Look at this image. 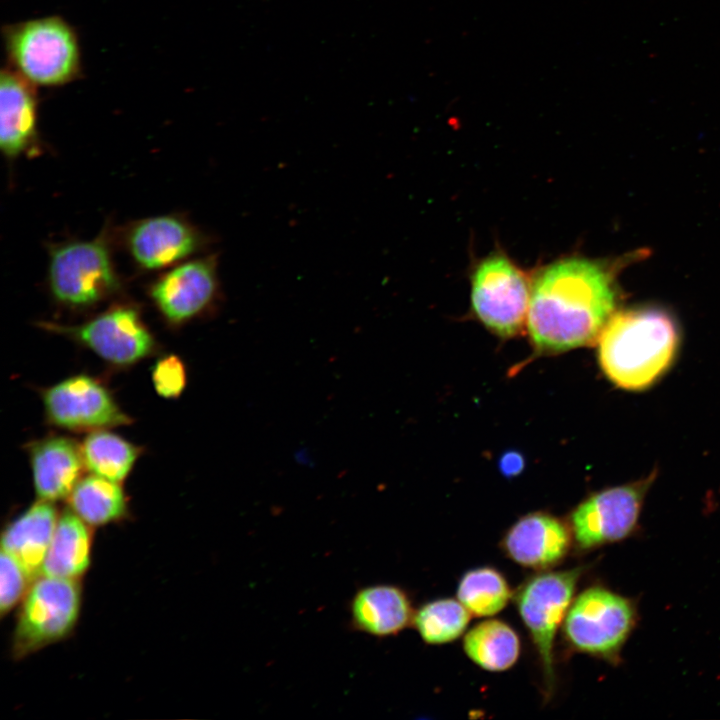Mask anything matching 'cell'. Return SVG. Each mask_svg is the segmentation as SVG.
<instances>
[{
    "label": "cell",
    "instance_id": "22",
    "mask_svg": "<svg viewBox=\"0 0 720 720\" xmlns=\"http://www.w3.org/2000/svg\"><path fill=\"white\" fill-rule=\"evenodd\" d=\"M73 511L91 525H102L120 518L126 510V501L118 482L98 475L78 481L70 494Z\"/></svg>",
    "mask_w": 720,
    "mask_h": 720
},
{
    "label": "cell",
    "instance_id": "20",
    "mask_svg": "<svg viewBox=\"0 0 720 720\" xmlns=\"http://www.w3.org/2000/svg\"><path fill=\"white\" fill-rule=\"evenodd\" d=\"M89 563V530L76 513L66 511L58 519L40 575L74 579Z\"/></svg>",
    "mask_w": 720,
    "mask_h": 720
},
{
    "label": "cell",
    "instance_id": "13",
    "mask_svg": "<svg viewBox=\"0 0 720 720\" xmlns=\"http://www.w3.org/2000/svg\"><path fill=\"white\" fill-rule=\"evenodd\" d=\"M205 239L190 222L177 215H159L132 224L125 245L133 261L144 270H159L181 263L204 245Z\"/></svg>",
    "mask_w": 720,
    "mask_h": 720
},
{
    "label": "cell",
    "instance_id": "21",
    "mask_svg": "<svg viewBox=\"0 0 720 720\" xmlns=\"http://www.w3.org/2000/svg\"><path fill=\"white\" fill-rule=\"evenodd\" d=\"M506 577L492 566L466 571L458 581L457 599L475 617H491L501 612L513 599Z\"/></svg>",
    "mask_w": 720,
    "mask_h": 720
},
{
    "label": "cell",
    "instance_id": "8",
    "mask_svg": "<svg viewBox=\"0 0 720 720\" xmlns=\"http://www.w3.org/2000/svg\"><path fill=\"white\" fill-rule=\"evenodd\" d=\"M471 302L479 320L502 337L516 335L527 320L531 288L506 256L483 259L471 279Z\"/></svg>",
    "mask_w": 720,
    "mask_h": 720
},
{
    "label": "cell",
    "instance_id": "26",
    "mask_svg": "<svg viewBox=\"0 0 720 720\" xmlns=\"http://www.w3.org/2000/svg\"><path fill=\"white\" fill-rule=\"evenodd\" d=\"M152 382L157 393L164 398H176L186 385L183 361L176 355L160 358L152 369Z\"/></svg>",
    "mask_w": 720,
    "mask_h": 720
},
{
    "label": "cell",
    "instance_id": "16",
    "mask_svg": "<svg viewBox=\"0 0 720 720\" xmlns=\"http://www.w3.org/2000/svg\"><path fill=\"white\" fill-rule=\"evenodd\" d=\"M348 608L351 628L377 638L399 634L412 625L415 612L406 590L385 583L358 589Z\"/></svg>",
    "mask_w": 720,
    "mask_h": 720
},
{
    "label": "cell",
    "instance_id": "9",
    "mask_svg": "<svg viewBox=\"0 0 720 720\" xmlns=\"http://www.w3.org/2000/svg\"><path fill=\"white\" fill-rule=\"evenodd\" d=\"M80 607L76 580L41 575L29 588L21 607L14 639L23 656L64 637L74 626Z\"/></svg>",
    "mask_w": 720,
    "mask_h": 720
},
{
    "label": "cell",
    "instance_id": "18",
    "mask_svg": "<svg viewBox=\"0 0 720 720\" xmlns=\"http://www.w3.org/2000/svg\"><path fill=\"white\" fill-rule=\"evenodd\" d=\"M57 522L52 502L39 499L3 532L2 550L13 556L31 578L41 573Z\"/></svg>",
    "mask_w": 720,
    "mask_h": 720
},
{
    "label": "cell",
    "instance_id": "24",
    "mask_svg": "<svg viewBox=\"0 0 720 720\" xmlns=\"http://www.w3.org/2000/svg\"><path fill=\"white\" fill-rule=\"evenodd\" d=\"M81 452L88 470L115 482L125 479L139 455L135 445L107 431L88 435L82 443Z\"/></svg>",
    "mask_w": 720,
    "mask_h": 720
},
{
    "label": "cell",
    "instance_id": "11",
    "mask_svg": "<svg viewBox=\"0 0 720 720\" xmlns=\"http://www.w3.org/2000/svg\"><path fill=\"white\" fill-rule=\"evenodd\" d=\"M216 255L176 264L153 282L149 295L171 324H182L207 312L220 293Z\"/></svg>",
    "mask_w": 720,
    "mask_h": 720
},
{
    "label": "cell",
    "instance_id": "5",
    "mask_svg": "<svg viewBox=\"0 0 720 720\" xmlns=\"http://www.w3.org/2000/svg\"><path fill=\"white\" fill-rule=\"evenodd\" d=\"M15 72L31 84L59 86L79 72L80 53L72 28L58 17L29 20L6 33Z\"/></svg>",
    "mask_w": 720,
    "mask_h": 720
},
{
    "label": "cell",
    "instance_id": "2",
    "mask_svg": "<svg viewBox=\"0 0 720 720\" xmlns=\"http://www.w3.org/2000/svg\"><path fill=\"white\" fill-rule=\"evenodd\" d=\"M598 341V360L617 387L641 391L671 366L680 334L672 315L657 306H637L612 313Z\"/></svg>",
    "mask_w": 720,
    "mask_h": 720
},
{
    "label": "cell",
    "instance_id": "6",
    "mask_svg": "<svg viewBox=\"0 0 720 720\" xmlns=\"http://www.w3.org/2000/svg\"><path fill=\"white\" fill-rule=\"evenodd\" d=\"M48 284L59 303L73 308L95 305L117 292L121 283L106 237L53 246Z\"/></svg>",
    "mask_w": 720,
    "mask_h": 720
},
{
    "label": "cell",
    "instance_id": "27",
    "mask_svg": "<svg viewBox=\"0 0 720 720\" xmlns=\"http://www.w3.org/2000/svg\"><path fill=\"white\" fill-rule=\"evenodd\" d=\"M501 471L507 476L518 474L523 466L524 460L520 454L515 452L506 453L500 460Z\"/></svg>",
    "mask_w": 720,
    "mask_h": 720
},
{
    "label": "cell",
    "instance_id": "10",
    "mask_svg": "<svg viewBox=\"0 0 720 720\" xmlns=\"http://www.w3.org/2000/svg\"><path fill=\"white\" fill-rule=\"evenodd\" d=\"M41 327L71 337L115 365H130L151 354L155 341L139 312L127 305L111 307L75 326L40 323Z\"/></svg>",
    "mask_w": 720,
    "mask_h": 720
},
{
    "label": "cell",
    "instance_id": "1",
    "mask_svg": "<svg viewBox=\"0 0 720 720\" xmlns=\"http://www.w3.org/2000/svg\"><path fill=\"white\" fill-rule=\"evenodd\" d=\"M616 304V287L607 266L570 257L542 269L532 286L527 327L534 345L565 351L597 341Z\"/></svg>",
    "mask_w": 720,
    "mask_h": 720
},
{
    "label": "cell",
    "instance_id": "14",
    "mask_svg": "<svg viewBox=\"0 0 720 720\" xmlns=\"http://www.w3.org/2000/svg\"><path fill=\"white\" fill-rule=\"evenodd\" d=\"M504 555L535 572L559 566L571 551L573 538L567 521L547 512H532L519 518L500 540Z\"/></svg>",
    "mask_w": 720,
    "mask_h": 720
},
{
    "label": "cell",
    "instance_id": "19",
    "mask_svg": "<svg viewBox=\"0 0 720 720\" xmlns=\"http://www.w3.org/2000/svg\"><path fill=\"white\" fill-rule=\"evenodd\" d=\"M463 651L478 667L488 672H503L513 667L521 653L517 631L500 619L477 623L463 637Z\"/></svg>",
    "mask_w": 720,
    "mask_h": 720
},
{
    "label": "cell",
    "instance_id": "15",
    "mask_svg": "<svg viewBox=\"0 0 720 720\" xmlns=\"http://www.w3.org/2000/svg\"><path fill=\"white\" fill-rule=\"evenodd\" d=\"M31 83L15 71L0 78V147L9 160L39 152L37 101Z\"/></svg>",
    "mask_w": 720,
    "mask_h": 720
},
{
    "label": "cell",
    "instance_id": "4",
    "mask_svg": "<svg viewBox=\"0 0 720 720\" xmlns=\"http://www.w3.org/2000/svg\"><path fill=\"white\" fill-rule=\"evenodd\" d=\"M586 570L587 566L581 565L565 570L535 572L513 594L516 609L537 655L545 702L552 698L557 684L556 635Z\"/></svg>",
    "mask_w": 720,
    "mask_h": 720
},
{
    "label": "cell",
    "instance_id": "3",
    "mask_svg": "<svg viewBox=\"0 0 720 720\" xmlns=\"http://www.w3.org/2000/svg\"><path fill=\"white\" fill-rule=\"evenodd\" d=\"M638 619L636 601L594 584L573 598L561 626L562 640L573 653L618 665Z\"/></svg>",
    "mask_w": 720,
    "mask_h": 720
},
{
    "label": "cell",
    "instance_id": "23",
    "mask_svg": "<svg viewBox=\"0 0 720 720\" xmlns=\"http://www.w3.org/2000/svg\"><path fill=\"white\" fill-rule=\"evenodd\" d=\"M471 613L457 599L439 598L419 606L412 626L424 643L442 645L460 638L466 631Z\"/></svg>",
    "mask_w": 720,
    "mask_h": 720
},
{
    "label": "cell",
    "instance_id": "12",
    "mask_svg": "<svg viewBox=\"0 0 720 720\" xmlns=\"http://www.w3.org/2000/svg\"><path fill=\"white\" fill-rule=\"evenodd\" d=\"M43 404L48 420L70 430H93L126 425L130 418L111 393L88 375L69 377L46 389Z\"/></svg>",
    "mask_w": 720,
    "mask_h": 720
},
{
    "label": "cell",
    "instance_id": "25",
    "mask_svg": "<svg viewBox=\"0 0 720 720\" xmlns=\"http://www.w3.org/2000/svg\"><path fill=\"white\" fill-rule=\"evenodd\" d=\"M32 578L25 568L10 554L1 550L0 556V610L10 611L27 591Z\"/></svg>",
    "mask_w": 720,
    "mask_h": 720
},
{
    "label": "cell",
    "instance_id": "7",
    "mask_svg": "<svg viewBox=\"0 0 720 720\" xmlns=\"http://www.w3.org/2000/svg\"><path fill=\"white\" fill-rule=\"evenodd\" d=\"M656 472L627 484L595 492L570 513L573 551L586 554L631 537L638 529L645 497Z\"/></svg>",
    "mask_w": 720,
    "mask_h": 720
},
{
    "label": "cell",
    "instance_id": "17",
    "mask_svg": "<svg viewBox=\"0 0 720 720\" xmlns=\"http://www.w3.org/2000/svg\"><path fill=\"white\" fill-rule=\"evenodd\" d=\"M29 455L39 499L53 502L70 496L84 465L81 447L70 438L54 436L33 443Z\"/></svg>",
    "mask_w": 720,
    "mask_h": 720
}]
</instances>
